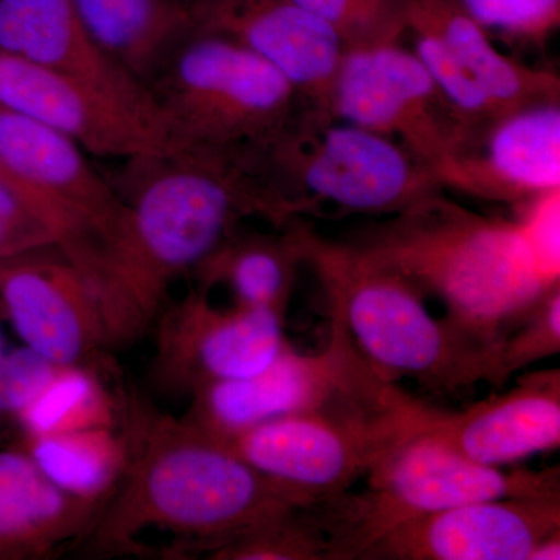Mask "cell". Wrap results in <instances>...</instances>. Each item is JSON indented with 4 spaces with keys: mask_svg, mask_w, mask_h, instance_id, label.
Here are the masks:
<instances>
[{
    "mask_svg": "<svg viewBox=\"0 0 560 560\" xmlns=\"http://www.w3.org/2000/svg\"><path fill=\"white\" fill-rule=\"evenodd\" d=\"M330 318V340L323 352L305 355L289 345L267 370L195 390L189 411L180 419L206 436L226 442L268 420L315 410L370 381L378 372L357 348L334 305Z\"/></svg>",
    "mask_w": 560,
    "mask_h": 560,
    "instance_id": "cell-10",
    "label": "cell"
},
{
    "mask_svg": "<svg viewBox=\"0 0 560 560\" xmlns=\"http://www.w3.org/2000/svg\"><path fill=\"white\" fill-rule=\"evenodd\" d=\"M518 323L521 329L504 335L499 346V386L537 361L560 352V283L548 290Z\"/></svg>",
    "mask_w": 560,
    "mask_h": 560,
    "instance_id": "cell-29",
    "label": "cell"
},
{
    "mask_svg": "<svg viewBox=\"0 0 560 560\" xmlns=\"http://www.w3.org/2000/svg\"><path fill=\"white\" fill-rule=\"evenodd\" d=\"M0 54L54 70L167 125L150 91L84 28L72 0H0Z\"/></svg>",
    "mask_w": 560,
    "mask_h": 560,
    "instance_id": "cell-18",
    "label": "cell"
},
{
    "mask_svg": "<svg viewBox=\"0 0 560 560\" xmlns=\"http://www.w3.org/2000/svg\"><path fill=\"white\" fill-rule=\"evenodd\" d=\"M60 368L61 364L39 355L25 346L10 349L0 383L2 416H10L16 420L18 416L27 410L49 385Z\"/></svg>",
    "mask_w": 560,
    "mask_h": 560,
    "instance_id": "cell-32",
    "label": "cell"
},
{
    "mask_svg": "<svg viewBox=\"0 0 560 560\" xmlns=\"http://www.w3.org/2000/svg\"><path fill=\"white\" fill-rule=\"evenodd\" d=\"M305 228L301 219L275 234L235 228L195 270L200 289L223 285L235 305L287 313L298 268L304 265Z\"/></svg>",
    "mask_w": 560,
    "mask_h": 560,
    "instance_id": "cell-23",
    "label": "cell"
},
{
    "mask_svg": "<svg viewBox=\"0 0 560 560\" xmlns=\"http://www.w3.org/2000/svg\"><path fill=\"white\" fill-rule=\"evenodd\" d=\"M190 9L197 32L259 55L289 80L302 110L337 120L335 83L345 46L319 18L293 0H201Z\"/></svg>",
    "mask_w": 560,
    "mask_h": 560,
    "instance_id": "cell-14",
    "label": "cell"
},
{
    "mask_svg": "<svg viewBox=\"0 0 560 560\" xmlns=\"http://www.w3.org/2000/svg\"><path fill=\"white\" fill-rule=\"evenodd\" d=\"M243 158L287 224L326 208L388 217L444 190L394 140L302 109L267 145L245 150Z\"/></svg>",
    "mask_w": 560,
    "mask_h": 560,
    "instance_id": "cell-5",
    "label": "cell"
},
{
    "mask_svg": "<svg viewBox=\"0 0 560 560\" xmlns=\"http://www.w3.org/2000/svg\"><path fill=\"white\" fill-rule=\"evenodd\" d=\"M337 33L346 49L400 43L411 0H293Z\"/></svg>",
    "mask_w": 560,
    "mask_h": 560,
    "instance_id": "cell-27",
    "label": "cell"
},
{
    "mask_svg": "<svg viewBox=\"0 0 560 560\" xmlns=\"http://www.w3.org/2000/svg\"><path fill=\"white\" fill-rule=\"evenodd\" d=\"M95 43L150 91L184 40L194 35L191 9L180 0H72Z\"/></svg>",
    "mask_w": 560,
    "mask_h": 560,
    "instance_id": "cell-22",
    "label": "cell"
},
{
    "mask_svg": "<svg viewBox=\"0 0 560 560\" xmlns=\"http://www.w3.org/2000/svg\"><path fill=\"white\" fill-rule=\"evenodd\" d=\"M408 35L412 38L411 50L418 55L442 95L458 113L471 138L501 116L495 103L490 101L480 84L471 79L469 72L430 28L410 22Z\"/></svg>",
    "mask_w": 560,
    "mask_h": 560,
    "instance_id": "cell-28",
    "label": "cell"
},
{
    "mask_svg": "<svg viewBox=\"0 0 560 560\" xmlns=\"http://www.w3.org/2000/svg\"><path fill=\"white\" fill-rule=\"evenodd\" d=\"M0 315L39 355L116 375L97 294L60 246L0 264Z\"/></svg>",
    "mask_w": 560,
    "mask_h": 560,
    "instance_id": "cell-12",
    "label": "cell"
},
{
    "mask_svg": "<svg viewBox=\"0 0 560 560\" xmlns=\"http://www.w3.org/2000/svg\"><path fill=\"white\" fill-rule=\"evenodd\" d=\"M20 445L61 492L101 511L119 486L130 458L124 423L110 429L22 436Z\"/></svg>",
    "mask_w": 560,
    "mask_h": 560,
    "instance_id": "cell-24",
    "label": "cell"
},
{
    "mask_svg": "<svg viewBox=\"0 0 560 560\" xmlns=\"http://www.w3.org/2000/svg\"><path fill=\"white\" fill-rule=\"evenodd\" d=\"M560 529V497L474 501L394 526L359 560H529Z\"/></svg>",
    "mask_w": 560,
    "mask_h": 560,
    "instance_id": "cell-15",
    "label": "cell"
},
{
    "mask_svg": "<svg viewBox=\"0 0 560 560\" xmlns=\"http://www.w3.org/2000/svg\"><path fill=\"white\" fill-rule=\"evenodd\" d=\"M0 184L16 191L28 205L39 210L58 228L61 234V242L58 245L60 248H66L83 234L84 230L80 221L68 209L62 208L58 202L51 201L46 195L39 194L38 190L24 183L16 173L10 171L9 165L3 162L2 158H0Z\"/></svg>",
    "mask_w": 560,
    "mask_h": 560,
    "instance_id": "cell-33",
    "label": "cell"
},
{
    "mask_svg": "<svg viewBox=\"0 0 560 560\" xmlns=\"http://www.w3.org/2000/svg\"><path fill=\"white\" fill-rule=\"evenodd\" d=\"M180 2L186 3V5H195V3L201 2V0H180Z\"/></svg>",
    "mask_w": 560,
    "mask_h": 560,
    "instance_id": "cell-36",
    "label": "cell"
},
{
    "mask_svg": "<svg viewBox=\"0 0 560 560\" xmlns=\"http://www.w3.org/2000/svg\"><path fill=\"white\" fill-rule=\"evenodd\" d=\"M130 458L88 536L102 555L139 552L140 534L167 530L175 555H208L254 526L315 503L242 459L230 445L128 394Z\"/></svg>",
    "mask_w": 560,
    "mask_h": 560,
    "instance_id": "cell-2",
    "label": "cell"
},
{
    "mask_svg": "<svg viewBox=\"0 0 560 560\" xmlns=\"http://www.w3.org/2000/svg\"><path fill=\"white\" fill-rule=\"evenodd\" d=\"M0 106L54 128L94 156L128 161L183 149L162 121L5 54H0Z\"/></svg>",
    "mask_w": 560,
    "mask_h": 560,
    "instance_id": "cell-13",
    "label": "cell"
},
{
    "mask_svg": "<svg viewBox=\"0 0 560 560\" xmlns=\"http://www.w3.org/2000/svg\"><path fill=\"white\" fill-rule=\"evenodd\" d=\"M98 514L47 480L20 444L0 451V560L47 558L88 536Z\"/></svg>",
    "mask_w": 560,
    "mask_h": 560,
    "instance_id": "cell-20",
    "label": "cell"
},
{
    "mask_svg": "<svg viewBox=\"0 0 560 560\" xmlns=\"http://www.w3.org/2000/svg\"><path fill=\"white\" fill-rule=\"evenodd\" d=\"M109 180L127 217L92 289L110 349L143 337L165 307L172 283L194 275L243 220L260 217L279 228L267 195L231 151L135 158Z\"/></svg>",
    "mask_w": 560,
    "mask_h": 560,
    "instance_id": "cell-1",
    "label": "cell"
},
{
    "mask_svg": "<svg viewBox=\"0 0 560 560\" xmlns=\"http://www.w3.org/2000/svg\"><path fill=\"white\" fill-rule=\"evenodd\" d=\"M433 412L377 374L323 407L268 420L224 444L270 480L320 501L349 492Z\"/></svg>",
    "mask_w": 560,
    "mask_h": 560,
    "instance_id": "cell-6",
    "label": "cell"
},
{
    "mask_svg": "<svg viewBox=\"0 0 560 560\" xmlns=\"http://www.w3.org/2000/svg\"><path fill=\"white\" fill-rule=\"evenodd\" d=\"M410 22L430 28L444 43L501 114L560 102L558 73L504 55L458 0H411Z\"/></svg>",
    "mask_w": 560,
    "mask_h": 560,
    "instance_id": "cell-21",
    "label": "cell"
},
{
    "mask_svg": "<svg viewBox=\"0 0 560 560\" xmlns=\"http://www.w3.org/2000/svg\"><path fill=\"white\" fill-rule=\"evenodd\" d=\"M486 32L541 47L560 24V0H458Z\"/></svg>",
    "mask_w": 560,
    "mask_h": 560,
    "instance_id": "cell-30",
    "label": "cell"
},
{
    "mask_svg": "<svg viewBox=\"0 0 560 560\" xmlns=\"http://www.w3.org/2000/svg\"><path fill=\"white\" fill-rule=\"evenodd\" d=\"M183 149H260L300 109L289 80L224 36L195 32L150 84Z\"/></svg>",
    "mask_w": 560,
    "mask_h": 560,
    "instance_id": "cell-8",
    "label": "cell"
},
{
    "mask_svg": "<svg viewBox=\"0 0 560 560\" xmlns=\"http://www.w3.org/2000/svg\"><path fill=\"white\" fill-rule=\"evenodd\" d=\"M110 377L91 368L61 366L31 407L18 416L22 436L120 427L128 393L110 388Z\"/></svg>",
    "mask_w": 560,
    "mask_h": 560,
    "instance_id": "cell-25",
    "label": "cell"
},
{
    "mask_svg": "<svg viewBox=\"0 0 560 560\" xmlns=\"http://www.w3.org/2000/svg\"><path fill=\"white\" fill-rule=\"evenodd\" d=\"M60 242V231L46 215L0 184V264Z\"/></svg>",
    "mask_w": 560,
    "mask_h": 560,
    "instance_id": "cell-31",
    "label": "cell"
},
{
    "mask_svg": "<svg viewBox=\"0 0 560 560\" xmlns=\"http://www.w3.org/2000/svg\"><path fill=\"white\" fill-rule=\"evenodd\" d=\"M0 158L24 183L68 209L88 235L86 250H108L127 206L86 151L54 128L0 106Z\"/></svg>",
    "mask_w": 560,
    "mask_h": 560,
    "instance_id": "cell-17",
    "label": "cell"
},
{
    "mask_svg": "<svg viewBox=\"0 0 560 560\" xmlns=\"http://www.w3.org/2000/svg\"><path fill=\"white\" fill-rule=\"evenodd\" d=\"M429 429L467 458L501 467L560 445V371L522 374L517 385L464 411L436 410Z\"/></svg>",
    "mask_w": 560,
    "mask_h": 560,
    "instance_id": "cell-19",
    "label": "cell"
},
{
    "mask_svg": "<svg viewBox=\"0 0 560 560\" xmlns=\"http://www.w3.org/2000/svg\"><path fill=\"white\" fill-rule=\"evenodd\" d=\"M304 265L316 272L357 348L383 377H410L440 393L480 382L499 386L495 349L453 320L434 318L410 282L345 241H327L307 224Z\"/></svg>",
    "mask_w": 560,
    "mask_h": 560,
    "instance_id": "cell-4",
    "label": "cell"
},
{
    "mask_svg": "<svg viewBox=\"0 0 560 560\" xmlns=\"http://www.w3.org/2000/svg\"><path fill=\"white\" fill-rule=\"evenodd\" d=\"M9 352V342H7L5 330H3V318L2 315H0V383H2L3 366H5ZM0 416H2V405H0Z\"/></svg>",
    "mask_w": 560,
    "mask_h": 560,
    "instance_id": "cell-35",
    "label": "cell"
},
{
    "mask_svg": "<svg viewBox=\"0 0 560 560\" xmlns=\"http://www.w3.org/2000/svg\"><path fill=\"white\" fill-rule=\"evenodd\" d=\"M559 560L560 559V529L548 534L536 545L530 552L529 560Z\"/></svg>",
    "mask_w": 560,
    "mask_h": 560,
    "instance_id": "cell-34",
    "label": "cell"
},
{
    "mask_svg": "<svg viewBox=\"0 0 560 560\" xmlns=\"http://www.w3.org/2000/svg\"><path fill=\"white\" fill-rule=\"evenodd\" d=\"M430 423V422H429ZM368 490L313 504L330 560L360 559L400 523L474 501L560 497V470H503L467 458L429 429L390 448L368 471Z\"/></svg>",
    "mask_w": 560,
    "mask_h": 560,
    "instance_id": "cell-7",
    "label": "cell"
},
{
    "mask_svg": "<svg viewBox=\"0 0 560 560\" xmlns=\"http://www.w3.org/2000/svg\"><path fill=\"white\" fill-rule=\"evenodd\" d=\"M154 324L153 378L173 394L191 396L210 383L249 377L267 370L290 345L285 313L217 307L202 289L162 308Z\"/></svg>",
    "mask_w": 560,
    "mask_h": 560,
    "instance_id": "cell-11",
    "label": "cell"
},
{
    "mask_svg": "<svg viewBox=\"0 0 560 560\" xmlns=\"http://www.w3.org/2000/svg\"><path fill=\"white\" fill-rule=\"evenodd\" d=\"M441 187L518 206L560 190V102L501 114L438 175Z\"/></svg>",
    "mask_w": 560,
    "mask_h": 560,
    "instance_id": "cell-16",
    "label": "cell"
},
{
    "mask_svg": "<svg viewBox=\"0 0 560 560\" xmlns=\"http://www.w3.org/2000/svg\"><path fill=\"white\" fill-rule=\"evenodd\" d=\"M364 259L444 302L447 318L499 353L508 327L560 283V254L522 210L482 215L444 190L345 241Z\"/></svg>",
    "mask_w": 560,
    "mask_h": 560,
    "instance_id": "cell-3",
    "label": "cell"
},
{
    "mask_svg": "<svg viewBox=\"0 0 560 560\" xmlns=\"http://www.w3.org/2000/svg\"><path fill=\"white\" fill-rule=\"evenodd\" d=\"M334 113L337 120L399 143L436 179L471 138L418 55L400 43L345 50Z\"/></svg>",
    "mask_w": 560,
    "mask_h": 560,
    "instance_id": "cell-9",
    "label": "cell"
},
{
    "mask_svg": "<svg viewBox=\"0 0 560 560\" xmlns=\"http://www.w3.org/2000/svg\"><path fill=\"white\" fill-rule=\"evenodd\" d=\"M213 560H330L313 504L260 523L208 552Z\"/></svg>",
    "mask_w": 560,
    "mask_h": 560,
    "instance_id": "cell-26",
    "label": "cell"
}]
</instances>
